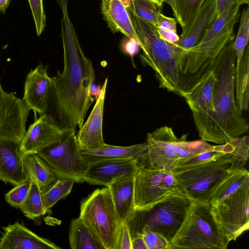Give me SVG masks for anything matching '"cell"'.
<instances>
[{
	"instance_id": "obj_1",
	"label": "cell",
	"mask_w": 249,
	"mask_h": 249,
	"mask_svg": "<svg viewBox=\"0 0 249 249\" xmlns=\"http://www.w3.org/2000/svg\"><path fill=\"white\" fill-rule=\"evenodd\" d=\"M62 11L61 37L64 67L52 78L45 114L63 129L81 128L93 101L90 89L95 80L91 61L85 55L68 12L69 0H57Z\"/></svg>"
},
{
	"instance_id": "obj_2",
	"label": "cell",
	"mask_w": 249,
	"mask_h": 249,
	"mask_svg": "<svg viewBox=\"0 0 249 249\" xmlns=\"http://www.w3.org/2000/svg\"><path fill=\"white\" fill-rule=\"evenodd\" d=\"M232 36L220 53L213 70L216 75L214 111L196 129L200 139L224 144L248 132L249 125L235 97L236 53Z\"/></svg>"
},
{
	"instance_id": "obj_3",
	"label": "cell",
	"mask_w": 249,
	"mask_h": 249,
	"mask_svg": "<svg viewBox=\"0 0 249 249\" xmlns=\"http://www.w3.org/2000/svg\"><path fill=\"white\" fill-rule=\"evenodd\" d=\"M126 8L142 50L141 61L154 71L160 88L181 96L179 63L186 50L162 39L155 27L135 15L130 7Z\"/></svg>"
},
{
	"instance_id": "obj_4",
	"label": "cell",
	"mask_w": 249,
	"mask_h": 249,
	"mask_svg": "<svg viewBox=\"0 0 249 249\" xmlns=\"http://www.w3.org/2000/svg\"><path fill=\"white\" fill-rule=\"evenodd\" d=\"M187 134L178 138L172 127H160L147 134V150L138 160L141 167L171 171L179 160L212 150L215 145L200 140L187 141Z\"/></svg>"
},
{
	"instance_id": "obj_5",
	"label": "cell",
	"mask_w": 249,
	"mask_h": 249,
	"mask_svg": "<svg viewBox=\"0 0 249 249\" xmlns=\"http://www.w3.org/2000/svg\"><path fill=\"white\" fill-rule=\"evenodd\" d=\"M193 202L184 194L177 193L143 210H135L126 222L131 237L151 231L170 242L183 223Z\"/></svg>"
},
{
	"instance_id": "obj_6",
	"label": "cell",
	"mask_w": 249,
	"mask_h": 249,
	"mask_svg": "<svg viewBox=\"0 0 249 249\" xmlns=\"http://www.w3.org/2000/svg\"><path fill=\"white\" fill-rule=\"evenodd\" d=\"M229 243L213 217L211 204L193 202L169 249H226Z\"/></svg>"
},
{
	"instance_id": "obj_7",
	"label": "cell",
	"mask_w": 249,
	"mask_h": 249,
	"mask_svg": "<svg viewBox=\"0 0 249 249\" xmlns=\"http://www.w3.org/2000/svg\"><path fill=\"white\" fill-rule=\"evenodd\" d=\"M79 216L105 249H115L120 223L107 187L95 190L81 201Z\"/></svg>"
},
{
	"instance_id": "obj_8",
	"label": "cell",
	"mask_w": 249,
	"mask_h": 249,
	"mask_svg": "<svg viewBox=\"0 0 249 249\" xmlns=\"http://www.w3.org/2000/svg\"><path fill=\"white\" fill-rule=\"evenodd\" d=\"M232 161L230 154L184 170L173 172L181 189L193 202L208 203L219 183L228 175Z\"/></svg>"
},
{
	"instance_id": "obj_9",
	"label": "cell",
	"mask_w": 249,
	"mask_h": 249,
	"mask_svg": "<svg viewBox=\"0 0 249 249\" xmlns=\"http://www.w3.org/2000/svg\"><path fill=\"white\" fill-rule=\"evenodd\" d=\"M37 154L51 166L59 178L84 182L89 163L82 156L75 131H69L59 141Z\"/></svg>"
},
{
	"instance_id": "obj_10",
	"label": "cell",
	"mask_w": 249,
	"mask_h": 249,
	"mask_svg": "<svg viewBox=\"0 0 249 249\" xmlns=\"http://www.w3.org/2000/svg\"><path fill=\"white\" fill-rule=\"evenodd\" d=\"M211 206L213 217L223 234L230 242L236 240L249 228V180Z\"/></svg>"
},
{
	"instance_id": "obj_11",
	"label": "cell",
	"mask_w": 249,
	"mask_h": 249,
	"mask_svg": "<svg viewBox=\"0 0 249 249\" xmlns=\"http://www.w3.org/2000/svg\"><path fill=\"white\" fill-rule=\"evenodd\" d=\"M180 193H183L172 171L141 167L134 178L135 210L148 208Z\"/></svg>"
},
{
	"instance_id": "obj_12",
	"label": "cell",
	"mask_w": 249,
	"mask_h": 249,
	"mask_svg": "<svg viewBox=\"0 0 249 249\" xmlns=\"http://www.w3.org/2000/svg\"><path fill=\"white\" fill-rule=\"evenodd\" d=\"M30 110L22 99L5 91L0 84V141L20 143Z\"/></svg>"
},
{
	"instance_id": "obj_13",
	"label": "cell",
	"mask_w": 249,
	"mask_h": 249,
	"mask_svg": "<svg viewBox=\"0 0 249 249\" xmlns=\"http://www.w3.org/2000/svg\"><path fill=\"white\" fill-rule=\"evenodd\" d=\"M30 125L20 144L23 155L37 153L45 147L59 141L69 131L62 128L46 114L35 118Z\"/></svg>"
},
{
	"instance_id": "obj_14",
	"label": "cell",
	"mask_w": 249,
	"mask_h": 249,
	"mask_svg": "<svg viewBox=\"0 0 249 249\" xmlns=\"http://www.w3.org/2000/svg\"><path fill=\"white\" fill-rule=\"evenodd\" d=\"M141 167L137 160H104L89 163L84 182L109 186L114 182L135 176Z\"/></svg>"
},
{
	"instance_id": "obj_15",
	"label": "cell",
	"mask_w": 249,
	"mask_h": 249,
	"mask_svg": "<svg viewBox=\"0 0 249 249\" xmlns=\"http://www.w3.org/2000/svg\"><path fill=\"white\" fill-rule=\"evenodd\" d=\"M52 78L47 73V66L40 63L27 75L24 85L23 100L27 107L36 114L45 113Z\"/></svg>"
},
{
	"instance_id": "obj_16",
	"label": "cell",
	"mask_w": 249,
	"mask_h": 249,
	"mask_svg": "<svg viewBox=\"0 0 249 249\" xmlns=\"http://www.w3.org/2000/svg\"><path fill=\"white\" fill-rule=\"evenodd\" d=\"M106 78L87 120L79 128L77 141L81 151L100 147L105 144L103 136L104 102L107 85Z\"/></svg>"
},
{
	"instance_id": "obj_17",
	"label": "cell",
	"mask_w": 249,
	"mask_h": 249,
	"mask_svg": "<svg viewBox=\"0 0 249 249\" xmlns=\"http://www.w3.org/2000/svg\"><path fill=\"white\" fill-rule=\"evenodd\" d=\"M20 143L0 141V180L17 185L28 180L24 167L23 155Z\"/></svg>"
},
{
	"instance_id": "obj_18",
	"label": "cell",
	"mask_w": 249,
	"mask_h": 249,
	"mask_svg": "<svg viewBox=\"0 0 249 249\" xmlns=\"http://www.w3.org/2000/svg\"><path fill=\"white\" fill-rule=\"evenodd\" d=\"M0 249H60L50 240L41 237L18 222L3 229Z\"/></svg>"
},
{
	"instance_id": "obj_19",
	"label": "cell",
	"mask_w": 249,
	"mask_h": 249,
	"mask_svg": "<svg viewBox=\"0 0 249 249\" xmlns=\"http://www.w3.org/2000/svg\"><path fill=\"white\" fill-rule=\"evenodd\" d=\"M218 18L216 0H204L188 33L175 43L187 50L197 45Z\"/></svg>"
},
{
	"instance_id": "obj_20",
	"label": "cell",
	"mask_w": 249,
	"mask_h": 249,
	"mask_svg": "<svg viewBox=\"0 0 249 249\" xmlns=\"http://www.w3.org/2000/svg\"><path fill=\"white\" fill-rule=\"evenodd\" d=\"M147 144L142 143L128 146L105 144L90 150L81 151L83 157L88 163L104 160H139L147 152Z\"/></svg>"
},
{
	"instance_id": "obj_21",
	"label": "cell",
	"mask_w": 249,
	"mask_h": 249,
	"mask_svg": "<svg viewBox=\"0 0 249 249\" xmlns=\"http://www.w3.org/2000/svg\"><path fill=\"white\" fill-rule=\"evenodd\" d=\"M135 176L118 180L107 187L120 225L126 223L135 211Z\"/></svg>"
},
{
	"instance_id": "obj_22",
	"label": "cell",
	"mask_w": 249,
	"mask_h": 249,
	"mask_svg": "<svg viewBox=\"0 0 249 249\" xmlns=\"http://www.w3.org/2000/svg\"><path fill=\"white\" fill-rule=\"evenodd\" d=\"M101 10L112 32H121L138 42L127 9L121 0H102Z\"/></svg>"
},
{
	"instance_id": "obj_23",
	"label": "cell",
	"mask_w": 249,
	"mask_h": 249,
	"mask_svg": "<svg viewBox=\"0 0 249 249\" xmlns=\"http://www.w3.org/2000/svg\"><path fill=\"white\" fill-rule=\"evenodd\" d=\"M23 163L28 179L37 184L42 195L59 179L51 166L36 153L25 155Z\"/></svg>"
},
{
	"instance_id": "obj_24",
	"label": "cell",
	"mask_w": 249,
	"mask_h": 249,
	"mask_svg": "<svg viewBox=\"0 0 249 249\" xmlns=\"http://www.w3.org/2000/svg\"><path fill=\"white\" fill-rule=\"evenodd\" d=\"M162 4L167 3L171 8L177 22L181 27L180 36L189 32L204 0H156Z\"/></svg>"
},
{
	"instance_id": "obj_25",
	"label": "cell",
	"mask_w": 249,
	"mask_h": 249,
	"mask_svg": "<svg viewBox=\"0 0 249 249\" xmlns=\"http://www.w3.org/2000/svg\"><path fill=\"white\" fill-rule=\"evenodd\" d=\"M235 97L241 111H246L249 103V49L247 46L234 70Z\"/></svg>"
},
{
	"instance_id": "obj_26",
	"label": "cell",
	"mask_w": 249,
	"mask_h": 249,
	"mask_svg": "<svg viewBox=\"0 0 249 249\" xmlns=\"http://www.w3.org/2000/svg\"><path fill=\"white\" fill-rule=\"evenodd\" d=\"M69 237L71 249H105L80 216L71 220Z\"/></svg>"
},
{
	"instance_id": "obj_27",
	"label": "cell",
	"mask_w": 249,
	"mask_h": 249,
	"mask_svg": "<svg viewBox=\"0 0 249 249\" xmlns=\"http://www.w3.org/2000/svg\"><path fill=\"white\" fill-rule=\"evenodd\" d=\"M248 180H249V172L246 168L243 167L231 171L213 191L208 203L212 204L219 202Z\"/></svg>"
},
{
	"instance_id": "obj_28",
	"label": "cell",
	"mask_w": 249,
	"mask_h": 249,
	"mask_svg": "<svg viewBox=\"0 0 249 249\" xmlns=\"http://www.w3.org/2000/svg\"><path fill=\"white\" fill-rule=\"evenodd\" d=\"M234 147L231 141L219 145H215L213 149L208 150L196 155L182 159L175 164L171 171H180L193 167L214 160L226 154L231 153Z\"/></svg>"
},
{
	"instance_id": "obj_29",
	"label": "cell",
	"mask_w": 249,
	"mask_h": 249,
	"mask_svg": "<svg viewBox=\"0 0 249 249\" xmlns=\"http://www.w3.org/2000/svg\"><path fill=\"white\" fill-rule=\"evenodd\" d=\"M19 209L30 219H35L46 213L41 192L36 182H31L27 196Z\"/></svg>"
},
{
	"instance_id": "obj_30",
	"label": "cell",
	"mask_w": 249,
	"mask_h": 249,
	"mask_svg": "<svg viewBox=\"0 0 249 249\" xmlns=\"http://www.w3.org/2000/svg\"><path fill=\"white\" fill-rule=\"evenodd\" d=\"M162 6L156 0H132L130 8L137 17L156 27Z\"/></svg>"
},
{
	"instance_id": "obj_31",
	"label": "cell",
	"mask_w": 249,
	"mask_h": 249,
	"mask_svg": "<svg viewBox=\"0 0 249 249\" xmlns=\"http://www.w3.org/2000/svg\"><path fill=\"white\" fill-rule=\"evenodd\" d=\"M74 182L71 179L59 178L48 191L42 195L43 203L47 213L58 201L71 193Z\"/></svg>"
},
{
	"instance_id": "obj_32",
	"label": "cell",
	"mask_w": 249,
	"mask_h": 249,
	"mask_svg": "<svg viewBox=\"0 0 249 249\" xmlns=\"http://www.w3.org/2000/svg\"><path fill=\"white\" fill-rule=\"evenodd\" d=\"M249 37V9H244L240 21L238 32L234 39L233 47L236 53V64H238L248 46Z\"/></svg>"
},
{
	"instance_id": "obj_33",
	"label": "cell",
	"mask_w": 249,
	"mask_h": 249,
	"mask_svg": "<svg viewBox=\"0 0 249 249\" xmlns=\"http://www.w3.org/2000/svg\"><path fill=\"white\" fill-rule=\"evenodd\" d=\"M234 148L230 154L232 161L230 171L243 168L249 158V139L247 135L234 138L230 141Z\"/></svg>"
},
{
	"instance_id": "obj_34",
	"label": "cell",
	"mask_w": 249,
	"mask_h": 249,
	"mask_svg": "<svg viewBox=\"0 0 249 249\" xmlns=\"http://www.w3.org/2000/svg\"><path fill=\"white\" fill-rule=\"evenodd\" d=\"M31 184V181L28 179L22 183L16 185L5 194V200L11 206L19 208L27 196Z\"/></svg>"
},
{
	"instance_id": "obj_35",
	"label": "cell",
	"mask_w": 249,
	"mask_h": 249,
	"mask_svg": "<svg viewBox=\"0 0 249 249\" xmlns=\"http://www.w3.org/2000/svg\"><path fill=\"white\" fill-rule=\"evenodd\" d=\"M34 18L36 32L40 36L45 26V15L43 9V0H28Z\"/></svg>"
},
{
	"instance_id": "obj_36",
	"label": "cell",
	"mask_w": 249,
	"mask_h": 249,
	"mask_svg": "<svg viewBox=\"0 0 249 249\" xmlns=\"http://www.w3.org/2000/svg\"><path fill=\"white\" fill-rule=\"evenodd\" d=\"M147 249H169L170 243L163 235L147 231L142 234Z\"/></svg>"
},
{
	"instance_id": "obj_37",
	"label": "cell",
	"mask_w": 249,
	"mask_h": 249,
	"mask_svg": "<svg viewBox=\"0 0 249 249\" xmlns=\"http://www.w3.org/2000/svg\"><path fill=\"white\" fill-rule=\"evenodd\" d=\"M115 249H132L131 236L126 223L120 226Z\"/></svg>"
},
{
	"instance_id": "obj_38",
	"label": "cell",
	"mask_w": 249,
	"mask_h": 249,
	"mask_svg": "<svg viewBox=\"0 0 249 249\" xmlns=\"http://www.w3.org/2000/svg\"><path fill=\"white\" fill-rule=\"evenodd\" d=\"M121 47L123 51L132 58L138 53L140 48L139 43L135 39L127 36L123 40Z\"/></svg>"
},
{
	"instance_id": "obj_39",
	"label": "cell",
	"mask_w": 249,
	"mask_h": 249,
	"mask_svg": "<svg viewBox=\"0 0 249 249\" xmlns=\"http://www.w3.org/2000/svg\"><path fill=\"white\" fill-rule=\"evenodd\" d=\"M177 21L175 18L165 16L161 13L159 17L157 29L177 32Z\"/></svg>"
},
{
	"instance_id": "obj_40",
	"label": "cell",
	"mask_w": 249,
	"mask_h": 249,
	"mask_svg": "<svg viewBox=\"0 0 249 249\" xmlns=\"http://www.w3.org/2000/svg\"><path fill=\"white\" fill-rule=\"evenodd\" d=\"M249 0H216L218 17L227 10L231 5L238 3L240 5L248 4Z\"/></svg>"
},
{
	"instance_id": "obj_41",
	"label": "cell",
	"mask_w": 249,
	"mask_h": 249,
	"mask_svg": "<svg viewBox=\"0 0 249 249\" xmlns=\"http://www.w3.org/2000/svg\"><path fill=\"white\" fill-rule=\"evenodd\" d=\"M157 30L160 36L169 43L175 44L179 40V36L178 35L177 32L164 31L158 29Z\"/></svg>"
},
{
	"instance_id": "obj_42",
	"label": "cell",
	"mask_w": 249,
	"mask_h": 249,
	"mask_svg": "<svg viewBox=\"0 0 249 249\" xmlns=\"http://www.w3.org/2000/svg\"><path fill=\"white\" fill-rule=\"evenodd\" d=\"M132 249H147L144 240L141 234L131 237Z\"/></svg>"
},
{
	"instance_id": "obj_43",
	"label": "cell",
	"mask_w": 249,
	"mask_h": 249,
	"mask_svg": "<svg viewBox=\"0 0 249 249\" xmlns=\"http://www.w3.org/2000/svg\"><path fill=\"white\" fill-rule=\"evenodd\" d=\"M10 0H0V11L4 12L7 8Z\"/></svg>"
},
{
	"instance_id": "obj_44",
	"label": "cell",
	"mask_w": 249,
	"mask_h": 249,
	"mask_svg": "<svg viewBox=\"0 0 249 249\" xmlns=\"http://www.w3.org/2000/svg\"><path fill=\"white\" fill-rule=\"evenodd\" d=\"M126 8L130 7L131 5L132 0H121Z\"/></svg>"
}]
</instances>
